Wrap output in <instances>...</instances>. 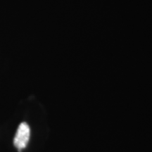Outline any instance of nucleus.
<instances>
[{
  "label": "nucleus",
  "mask_w": 152,
  "mask_h": 152,
  "mask_svg": "<svg viewBox=\"0 0 152 152\" xmlns=\"http://www.w3.org/2000/svg\"><path fill=\"white\" fill-rule=\"evenodd\" d=\"M30 135V127L26 123H20L14 140V146L19 151L26 147Z\"/></svg>",
  "instance_id": "nucleus-1"
}]
</instances>
